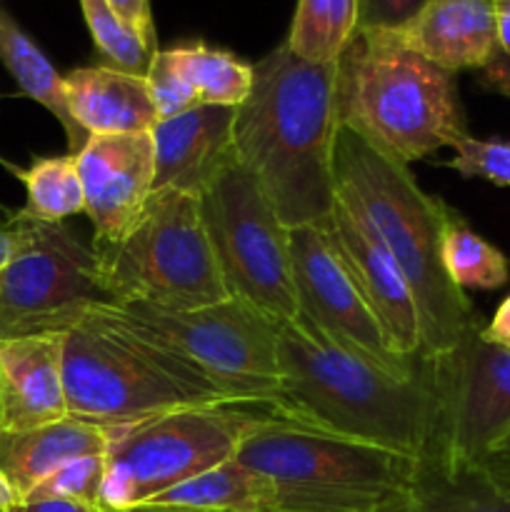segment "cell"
Segmentation results:
<instances>
[{
    "label": "cell",
    "mask_w": 510,
    "mask_h": 512,
    "mask_svg": "<svg viewBox=\"0 0 510 512\" xmlns=\"http://www.w3.org/2000/svg\"><path fill=\"white\" fill-rule=\"evenodd\" d=\"M278 390L268 408L283 423L428 460L435 448L438 398L428 358L395 378L330 343L295 318L278 325Z\"/></svg>",
    "instance_id": "1"
},
{
    "label": "cell",
    "mask_w": 510,
    "mask_h": 512,
    "mask_svg": "<svg viewBox=\"0 0 510 512\" xmlns=\"http://www.w3.org/2000/svg\"><path fill=\"white\" fill-rule=\"evenodd\" d=\"M85 25L90 30L95 48L100 50L108 65L125 70V73L145 75L153 53H148L138 35L115 15L105 0H80Z\"/></svg>",
    "instance_id": "28"
},
{
    "label": "cell",
    "mask_w": 510,
    "mask_h": 512,
    "mask_svg": "<svg viewBox=\"0 0 510 512\" xmlns=\"http://www.w3.org/2000/svg\"><path fill=\"white\" fill-rule=\"evenodd\" d=\"M105 512H210V510L183 508V505H158V503H143V505H133V508H125V510H105Z\"/></svg>",
    "instance_id": "40"
},
{
    "label": "cell",
    "mask_w": 510,
    "mask_h": 512,
    "mask_svg": "<svg viewBox=\"0 0 510 512\" xmlns=\"http://www.w3.org/2000/svg\"><path fill=\"white\" fill-rule=\"evenodd\" d=\"M133 323L163 340L213 380L230 403L268 405L278 390V325L240 298L195 310L145 303L118 305Z\"/></svg>",
    "instance_id": "10"
},
{
    "label": "cell",
    "mask_w": 510,
    "mask_h": 512,
    "mask_svg": "<svg viewBox=\"0 0 510 512\" xmlns=\"http://www.w3.org/2000/svg\"><path fill=\"white\" fill-rule=\"evenodd\" d=\"M93 253L110 305L195 310L230 298L200 200L188 193L153 190L138 223L118 243Z\"/></svg>",
    "instance_id": "7"
},
{
    "label": "cell",
    "mask_w": 510,
    "mask_h": 512,
    "mask_svg": "<svg viewBox=\"0 0 510 512\" xmlns=\"http://www.w3.org/2000/svg\"><path fill=\"white\" fill-rule=\"evenodd\" d=\"M63 335L0 338V433H18L68 418Z\"/></svg>",
    "instance_id": "17"
},
{
    "label": "cell",
    "mask_w": 510,
    "mask_h": 512,
    "mask_svg": "<svg viewBox=\"0 0 510 512\" xmlns=\"http://www.w3.org/2000/svg\"><path fill=\"white\" fill-rule=\"evenodd\" d=\"M335 113L338 125L403 165L468 135L455 75L395 30L358 28L335 65Z\"/></svg>",
    "instance_id": "4"
},
{
    "label": "cell",
    "mask_w": 510,
    "mask_h": 512,
    "mask_svg": "<svg viewBox=\"0 0 510 512\" xmlns=\"http://www.w3.org/2000/svg\"><path fill=\"white\" fill-rule=\"evenodd\" d=\"M0 512H3V510H0ZM13 512H15V510H13Z\"/></svg>",
    "instance_id": "42"
},
{
    "label": "cell",
    "mask_w": 510,
    "mask_h": 512,
    "mask_svg": "<svg viewBox=\"0 0 510 512\" xmlns=\"http://www.w3.org/2000/svg\"><path fill=\"white\" fill-rule=\"evenodd\" d=\"M70 418L118 428L198 405H235L170 345L103 303L63 335Z\"/></svg>",
    "instance_id": "5"
},
{
    "label": "cell",
    "mask_w": 510,
    "mask_h": 512,
    "mask_svg": "<svg viewBox=\"0 0 510 512\" xmlns=\"http://www.w3.org/2000/svg\"><path fill=\"white\" fill-rule=\"evenodd\" d=\"M200 213L230 298L275 325L298 318L288 225L238 158L200 195Z\"/></svg>",
    "instance_id": "9"
},
{
    "label": "cell",
    "mask_w": 510,
    "mask_h": 512,
    "mask_svg": "<svg viewBox=\"0 0 510 512\" xmlns=\"http://www.w3.org/2000/svg\"><path fill=\"white\" fill-rule=\"evenodd\" d=\"M110 8L115 10L120 20L133 30L140 38V43L148 48V53H158V35H155L153 10H150V0H105Z\"/></svg>",
    "instance_id": "33"
},
{
    "label": "cell",
    "mask_w": 510,
    "mask_h": 512,
    "mask_svg": "<svg viewBox=\"0 0 510 512\" xmlns=\"http://www.w3.org/2000/svg\"><path fill=\"white\" fill-rule=\"evenodd\" d=\"M395 33L415 53L453 75L485 70L500 53L493 0H428Z\"/></svg>",
    "instance_id": "18"
},
{
    "label": "cell",
    "mask_w": 510,
    "mask_h": 512,
    "mask_svg": "<svg viewBox=\"0 0 510 512\" xmlns=\"http://www.w3.org/2000/svg\"><path fill=\"white\" fill-rule=\"evenodd\" d=\"M0 165H3V168H8L10 173H15V170H18L13 163H8V160H5V158H0Z\"/></svg>",
    "instance_id": "41"
},
{
    "label": "cell",
    "mask_w": 510,
    "mask_h": 512,
    "mask_svg": "<svg viewBox=\"0 0 510 512\" xmlns=\"http://www.w3.org/2000/svg\"><path fill=\"white\" fill-rule=\"evenodd\" d=\"M145 80H148L150 95H153L155 110H158V123L160 120L175 118V115H183L185 110L200 105L193 88H190V85L185 83L183 75L175 70V65L170 63L165 50H158V53L150 58Z\"/></svg>",
    "instance_id": "31"
},
{
    "label": "cell",
    "mask_w": 510,
    "mask_h": 512,
    "mask_svg": "<svg viewBox=\"0 0 510 512\" xmlns=\"http://www.w3.org/2000/svg\"><path fill=\"white\" fill-rule=\"evenodd\" d=\"M483 325H473L453 350L428 358L438 398L428 460L448 468L480 465L510 430V350L485 340Z\"/></svg>",
    "instance_id": "12"
},
{
    "label": "cell",
    "mask_w": 510,
    "mask_h": 512,
    "mask_svg": "<svg viewBox=\"0 0 510 512\" xmlns=\"http://www.w3.org/2000/svg\"><path fill=\"white\" fill-rule=\"evenodd\" d=\"M395 512H510V490L483 465L448 468L418 460L413 488Z\"/></svg>",
    "instance_id": "21"
},
{
    "label": "cell",
    "mask_w": 510,
    "mask_h": 512,
    "mask_svg": "<svg viewBox=\"0 0 510 512\" xmlns=\"http://www.w3.org/2000/svg\"><path fill=\"white\" fill-rule=\"evenodd\" d=\"M320 230L330 240L368 308L373 310L390 350L400 358H423L418 308L405 273L365 220L335 195L333 213Z\"/></svg>",
    "instance_id": "14"
},
{
    "label": "cell",
    "mask_w": 510,
    "mask_h": 512,
    "mask_svg": "<svg viewBox=\"0 0 510 512\" xmlns=\"http://www.w3.org/2000/svg\"><path fill=\"white\" fill-rule=\"evenodd\" d=\"M443 265L460 290H498L510 280L508 258L475 233L453 208L448 210L443 228Z\"/></svg>",
    "instance_id": "27"
},
{
    "label": "cell",
    "mask_w": 510,
    "mask_h": 512,
    "mask_svg": "<svg viewBox=\"0 0 510 512\" xmlns=\"http://www.w3.org/2000/svg\"><path fill=\"white\" fill-rule=\"evenodd\" d=\"M15 218L25 225V245L0 273V338L68 333L90 310L110 303L93 248L63 223Z\"/></svg>",
    "instance_id": "11"
},
{
    "label": "cell",
    "mask_w": 510,
    "mask_h": 512,
    "mask_svg": "<svg viewBox=\"0 0 510 512\" xmlns=\"http://www.w3.org/2000/svg\"><path fill=\"white\" fill-rule=\"evenodd\" d=\"M150 503L183 505L210 512H268L270 483L238 460H225L198 478L158 495Z\"/></svg>",
    "instance_id": "23"
},
{
    "label": "cell",
    "mask_w": 510,
    "mask_h": 512,
    "mask_svg": "<svg viewBox=\"0 0 510 512\" xmlns=\"http://www.w3.org/2000/svg\"><path fill=\"white\" fill-rule=\"evenodd\" d=\"M265 418H275L268 405H198L118 425L105 450L100 505L125 510L150 503L233 460L243 435Z\"/></svg>",
    "instance_id": "8"
},
{
    "label": "cell",
    "mask_w": 510,
    "mask_h": 512,
    "mask_svg": "<svg viewBox=\"0 0 510 512\" xmlns=\"http://www.w3.org/2000/svg\"><path fill=\"white\" fill-rule=\"evenodd\" d=\"M15 512H105L103 505L78 503V500H30Z\"/></svg>",
    "instance_id": "37"
},
{
    "label": "cell",
    "mask_w": 510,
    "mask_h": 512,
    "mask_svg": "<svg viewBox=\"0 0 510 512\" xmlns=\"http://www.w3.org/2000/svg\"><path fill=\"white\" fill-rule=\"evenodd\" d=\"M165 55L193 88L200 105L240 108L248 100L253 88V65L243 63L228 50L210 48L195 40L168 48Z\"/></svg>",
    "instance_id": "24"
},
{
    "label": "cell",
    "mask_w": 510,
    "mask_h": 512,
    "mask_svg": "<svg viewBox=\"0 0 510 512\" xmlns=\"http://www.w3.org/2000/svg\"><path fill=\"white\" fill-rule=\"evenodd\" d=\"M13 175L25 185V205L15 210L20 218L58 225L70 215L85 213L83 180L75 153L35 158L30 168H18Z\"/></svg>",
    "instance_id": "25"
},
{
    "label": "cell",
    "mask_w": 510,
    "mask_h": 512,
    "mask_svg": "<svg viewBox=\"0 0 510 512\" xmlns=\"http://www.w3.org/2000/svg\"><path fill=\"white\" fill-rule=\"evenodd\" d=\"M63 83L70 118L88 138L150 133L158 125L145 75L125 73L113 65H90L70 70Z\"/></svg>",
    "instance_id": "19"
},
{
    "label": "cell",
    "mask_w": 510,
    "mask_h": 512,
    "mask_svg": "<svg viewBox=\"0 0 510 512\" xmlns=\"http://www.w3.org/2000/svg\"><path fill=\"white\" fill-rule=\"evenodd\" d=\"M335 65L278 45L253 65V88L235 110V155L288 228H320L333 213Z\"/></svg>",
    "instance_id": "2"
},
{
    "label": "cell",
    "mask_w": 510,
    "mask_h": 512,
    "mask_svg": "<svg viewBox=\"0 0 510 512\" xmlns=\"http://www.w3.org/2000/svg\"><path fill=\"white\" fill-rule=\"evenodd\" d=\"M455 158L448 160V168L460 173L463 178L488 180V183L510 188V143L498 138H473L460 135L453 140Z\"/></svg>",
    "instance_id": "30"
},
{
    "label": "cell",
    "mask_w": 510,
    "mask_h": 512,
    "mask_svg": "<svg viewBox=\"0 0 510 512\" xmlns=\"http://www.w3.org/2000/svg\"><path fill=\"white\" fill-rule=\"evenodd\" d=\"M428 0H358V28L403 30Z\"/></svg>",
    "instance_id": "32"
},
{
    "label": "cell",
    "mask_w": 510,
    "mask_h": 512,
    "mask_svg": "<svg viewBox=\"0 0 510 512\" xmlns=\"http://www.w3.org/2000/svg\"><path fill=\"white\" fill-rule=\"evenodd\" d=\"M358 33V0H298L285 45L298 58L333 65Z\"/></svg>",
    "instance_id": "26"
},
{
    "label": "cell",
    "mask_w": 510,
    "mask_h": 512,
    "mask_svg": "<svg viewBox=\"0 0 510 512\" xmlns=\"http://www.w3.org/2000/svg\"><path fill=\"white\" fill-rule=\"evenodd\" d=\"M20 505H23V500H20L18 490H15L13 485H10V480L0 473V510L13 512L18 510Z\"/></svg>",
    "instance_id": "39"
},
{
    "label": "cell",
    "mask_w": 510,
    "mask_h": 512,
    "mask_svg": "<svg viewBox=\"0 0 510 512\" xmlns=\"http://www.w3.org/2000/svg\"><path fill=\"white\" fill-rule=\"evenodd\" d=\"M0 63L13 75L25 98L35 100L55 115V120L65 130L70 153H78L88 135L70 118L68 103H65L63 75L55 70V65L40 50V45L20 28L18 20L5 8H0Z\"/></svg>",
    "instance_id": "22"
},
{
    "label": "cell",
    "mask_w": 510,
    "mask_h": 512,
    "mask_svg": "<svg viewBox=\"0 0 510 512\" xmlns=\"http://www.w3.org/2000/svg\"><path fill=\"white\" fill-rule=\"evenodd\" d=\"M335 195L365 220L413 290L423 333V358H435L483 323L465 290L443 265V228L450 205L428 195L408 165L390 160L358 133L338 125L333 148Z\"/></svg>",
    "instance_id": "3"
},
{
    "label": "cell",
    "mask_w": 510,
    "mask_h": 512,
    "mask_svg": "<svg viewBox=\"0 0 510 512\" xmlns=\"http://www.w3.org/2000/svg\"><path fill=\"white\" fill-rule=\"evenodd\" d=\"M113 428L80 418L38 425L18 433H0V473L18 490L20 500L65 463L105 455Z\"/></svg>",
    "instance_id": "20"
},
{
    "label": "cell",
    "mask_w": 510,
    "mask_h": 512,
    "mask_svg": "<svg viewBox=\"0 0 510 512\" xmlns=\"http://www.w3.org/2000/svg\"><path fill=\"white\" fill-rule=\"evenodd\" d=\"M500 50L510 58V0H493Z\"/></svg>",
    "instance_id": "38"
},
{
    "label": "cell",
    "mask_w": 510,
    "mask_h": 512,
    "mask_svg": "<svg viewBox=\"0 0 510 512\" xmlns=\"http://www.w3.org/2000/svg\"><path fill=\"white\" fill-rule=\"evenodd\" d=\"M483 338L510 350V295L498 305L490 323L483 325Z\"/></svg>",
    "instance_id": "36"
},
{
    "label": "cell",
    "mask_w": 510,
    "mask_h": 512,
    "mask_svg": "<svg viewBox=\"0 0 510 512\" xmlns=\"http://www.w3.org/2000/svg\"><path fill=\"white\" fill-rule=\"evenodd\" d=\"M105 478V455H88L65 463L53 475L35 485L23 503L30 500H78V503L100 505V490Z\"/></svg>",
    "instance_id": "29"
},
{
    "label": "cell",
    "mask_w": 510,
    "mask_h": 512,
    "mask_svg": "<svg viewBox=\"0 0 510 512\" xmlns=\"http://www.w3.org/2000/svg\"><path fill=\"white\" fill-rule=\"evenodd\" d=\"M235 110L225 105H195L183 115L160 120L150 133L155 145L153 190H178L193 198L233 163Z\"/></svg>",
    "instance_id": "16"
},
{
    "label": "cell",
    "mask_w": 510,
    "mask_h": 512,
    "mask_svg": "<svg viewBox=\"0 0 510 512\" xmlns=\"http://www.w3.org/2000/svg\"><path fill=\"white\" fill-rule=\"evenodd\" d=\"M480 465H483L503 488L510 490V430L488 450V453H485L483 463Z\"/></svg>",
    "instance_id": "35"
},
{
    "label": "cell",
    "mask_w": 510,
    "mask_h": 512,
    "mask_svg": "<svg viewBox=\"0 0 510 512\" xmlns=\"http://www.w3.org/2000/svg\"><path fill=\"white\" fill-rule=\"evenodd\" d=\"M233 460L270 483L268 512H395L418 460L283 420H258Z\"/></svg>",
    "instance_id": "6"
},
{
    "label": "cell",
    "mask_w": 510,
    "mask_h": 512,
    "mask_svg": "<svg viewBox=\"0 0 510 512\" xmlns=\"http://www.w3.org/2000/svg\"><path fill=\"white\" fill-rule=\"evenodd\" d=\"M93 248L113 245L138 223L153 195V133L90 135L78 150Z\"/></svg>",
    "instance_id": "15"
},
{
    "label": "cell",
    "mask_w": 510,
    "mask_h": 512,
    "mask_svg": "<svg viewBox=\"0 0 510 512\" xmlns=\"http://www.w3.org/2000/svg\"><path fill=\"white\" fill-rule=\"evenodd\" d=\"M288 243L298 318L313 325L338 348L368 360L395 378L418 373L420 358H400L390 350L373 310L323 230L318 225L288 228Z\"/></svg>",
    "instance_id": "13"
},
{
    "label": "cell",
    "mask_w": 510,
    "mask_h": 512,
    "mask_svg": "<svg viewBox=\"0 0 510 512\" xmlns=\"http://www.w3.org/2000/svg\"><path fill=\"white\" fill-rule=\"evenodd\" d=\"M23 245H25L23 220H18L13 213H8V220L0 225V273L13 263V258L20 253Z\"/></svg>",
    "instance_id": "34"
}]
</instances>
